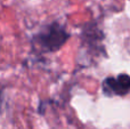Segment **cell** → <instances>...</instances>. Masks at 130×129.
<instances>
[{
    "instance_id": "6da1fadb",
    "label": "cell",
    "mask_w": 130,
    "mask_h": 129,
    "mask_svg": "<svg viewBox=\"0 0 130 129\" xmlns=\"http://www.w3.org/2000/svg\"><path fill=\"white\" fill-rule=\"evenodd\" d=\"M67 38H69V34L64 27L56 23H53L52 25L45 27V30L41 31L37 40L45 50L53 52L61 48L67 40Z\"/></svg>"
},
{
    "instance_id": "7a4b0ae2",
    "label": "cell",
    "mask_w": 130,
    "mask_h": 129,
    "mask_svg": "<svg viewBox=\"0 0 130 129\" xmlns=\"http://www.w3.org/2000/svg\"><path fill=\"white\" fill-rule=\"evenodd\" d=\"M103 90L110 96L127 95L130 91V77L128 74H120L107 78L103 82Z\"/></svg>"
}]
</instances>
